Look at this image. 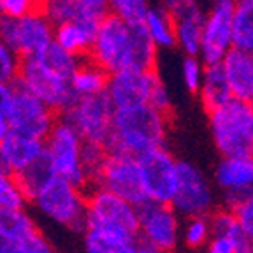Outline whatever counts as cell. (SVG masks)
I'll return each instance as SVG.
<instances>
[{
	"label": "cell",
	"instance_id": "obj_17",
	"mask_svg": "<svg viewBox=\"0 0 253 253\" xmlns=\"http://www.w3.org/2000/svg\"><path fill=\"white\" fill-rule=\"evenodd\" d=\"M214 181L223 192L225 206L234 210L245 195L253 192V155L223 157L214 169Z\"/></svg>",
	"mask_w": 253,
	"mask_h": 253
},
{
	"label": "cell",
	"instance_id": "obj_3",
	"mask_svg": "<svg viewBox=\"0 0 253 253\" xmlns=\"http://www.w3.org/2000/svg\"><path fill=\"white\" fill-rule=\"evenodd\" d=\"M28 206L60 229L81 232L86 225V188L46 172L27 190Z\"/></svg>",
	"mask_w": 253,
	"mask_h": 253
},
{
	"label": "cell",
	"instance_id": "obj_1",
	"mask_svg": "<svg viewBox=\"0 0 253 253\" xmlns=\"http://www.w3.org/2000/svg\"><path fill=\"white\" fill-rule=\"evenodd\" d=\"M157 46L141 23H130L109 14L97 25L88 58L107 74L118 71H155Z\"/></svg>",
	"mask_w": 253,
	"mask_h": 253
},
{
	"label": "cell",
	"instance_id": "obj_43",
	"mask_svg": "<svg viewBox=\"0 0 253 253\" xmlns=\"http://www.w3.org/2000/svg\"><path fill=\"white\" fill-rule=\"evenodd\" d=\"M12 84H14V83H5V81H2V79H0V109L4 107L5 100H7L9 93H11Z\"/></svg>",
	"mask_w": 253,
	"mask_h": 253
},
{
	"label": "cell",
	"instance_id": "obj_21",
	"mask_svg": "<svg viewBox=\"0 0 253 253\" xmlns=\"http://www.w3.org/2000/svg\"><path fill=\"white\" fill-rule=\"evenodd\" d=\"M83 253H132L137 245V237L126 236L115 230L84 227Z\"/></svg>",
	"mask_w": 253,
	"mask_h": 253
},
{
	"label": "cell",
	"instance_id": "obj_15",
	"mask_svg": "<svg viewBox=\"0 0 253 253\" xmlns=\"http://www.w3.org/2000/svg\"><path fill=\"white\" fill-rule=\"evenodd\" d=\"M176 164L178 160L172 157L166 146L153 148L137 157L141 185L148 201L169 202L176 178Z\"/></svg>",
	"mask_w": 253,
	"mask_h": 253
},
{
	"label": "cell",
	"instance_id": "obj_11",
	"mask_svg": "<svg viewBox=\"0 0 253 253\" xmlns=\"http://www.w3.org/2000/svg\"><path fill=\"white\" fill-rule=\"evenodd\" d=\"M113 104L106 93L76 97L67 109L60 113V118L79 134L84 142H95L106 146L111 132Z\"/></svg>",
	"mask_w": 253,
	"mask_h": 253
},
{
	"label": "cell",
	"instance_id": "obj_12",
	"mask_svg": "<svg viewBox=\"0 0 253 253\" xmlns=\"http://www.w3.org/2000/svg\"><path fill=\"white\" fill-rule=\"evenodd\" d=\"M93 185L102 186L135 206L148 202L141 185L137 157L132 155L107 150L102 164L95 172L91 186Z\"/></svg>",
	"mask_w": 253,
	"mask_h": 253
},
{
	"label": "cell",
	"instance_id": "obj_29",
	"mask_svg": "<svg viewBox=\"0 0 253 253\" xmlns=\"http://www.w3.org/2000/svg\"><path fill=\"white\" fill-rule=\"evenodd\" d=\"M211 237V227L208 216H188L181 225V241L186 248L199 250L206 246Z\"/></svg>",
	"mask_w": 253,
	"mask_h": 253
},
{
	"label": "cell",
	"instance_id": "obj_27",
	"mask_svg": "<svg viewBox=\"0 0 253 253\" xmlns=\"http://www.w3.org/2000/svg\"><path fill=\"white\" fill-rule=\"evenodd\" d=\"M232 47L253 55V0L236 2L232 18Z\"/></svg>",
	"mask_w": 253,
	"mask_h": 253
},
{
	"label": "cell",
	"instance_id": "obj_6",
	"mask_svg": "<svg viewBox=\"0 0 253 253\" xmlns=\"http://www.w3.org/2000/svg\"><path fill=\"white\" fill-rule=\"evenodd\" d=\"M139 206L102 186L86 188V225L137 237Z\"/></svg>",
	"mask_w": 253,
	"mask_h": 253
},
{
	"label": "cell",
	"instance_id": "obj_46",
	"mask_svg": "<svg viewBox=\"0 0 253 253\" xmlns=\"http://www.w3.org/2000/svg\"><path fill=\"white\" fill-rule=\"evenodd\" d=\"M248 102H250V106H252V109H253V97H252V99L248 100Z\"/></svg>",
	"mask_w": 253,
	"mask_h": 253
},
{
	"label": "cell",
	"instance_id": "obj_13",
	"mask_svg": "<svg viewBox=\"0 0 253 253\" xmlns=\"http://www.w3.org/2000/svg\"><path fill=\"white\" fill-rule=\"evenodd\" d=\"M137 241L172 253L181 241V220L169 202L148 201L139 206Z\"/></svg>",
	"mask_w": 253,
	"mask_h": 253
},
{
	"label": "cell",
	"instance_id": "obj_31",
	"mask_svg": "<svg viewBox=\"0 0 253 253\" xmlns=\"http://www.w3.org/2000/svg\"><path fill=\"white\" fill-rule=\"evenodd\" d=\"M148 9L150 0H109V12L130 23H141Z\"/></svg>",
	"mask_w": 253,
	"mask_h": 253
},
{
	"label": "cell",
	"instance_id": "obj_23",
	"mask_svg": "<svg viewBox=\"0 0 253 253\" xmlns=\"http://www.w3.org/2000/svg\"><path fill=\"white\" fill-rule=\"evenodd\" d=\"M197 93L201 95L202 106L208 109V113L218 109V107L229 102L230 99H234L220 63L206 65Z\"/></svg>",
	"mask_w": 253,
	"mask_h": 253
},
{
	"label": "cell",
	"instance_id": "obj_33",
	"mask_svg": "<svg viewBox=\"0 0 253 253\" xmlns=\"http://www.w3.org/2000/svg\"><path fill=\"white\" fill-rule=\"evenodd\" d=\"M20 65L21 56L7 42L0 39V79L5 83H16L20 74Z\"/></svg>",
	"mask_w": 253,
	"mask_h": 253
},
{
	"label": "cell",
	"instance_id": "obj_4",
	"mask_svg": "<svg viewBox=\"0 0 253 253\" xmlns=\"http://www.w3.org/2000/svg\"><path fill=\"white\" fill-rule=\"evenodd\" d=\"M210 128L221 157L253 155V109L248 100L230 99L210 111Z\"/></svg>",
	"mask_w": 253,
	"mask_h": 253
},
{
	"label": "cell",
	"instance_id": "obj_36",
	"mask_svg": "<svg viewBox=\"0 0 253 253\" xmlns=\"http://www.w3.org/2000/svg\"><path fill=\"white\" fill-rule=\"evenodd\" d=\"M241 230L253 241V192L243 197V201L232 210Z\"/></svg>",
	"mask_w": 253,
	"mask_h": 253
},
{
	"label": "cell",
	"instance_id": "obj_24",
	"mask_svg": "<svg viewBox=\"0 0 253 253\" xmlns=\"http://www.w3.org/2000/svg\"><path fill=\"white\" fill-rule=\"evenodd\" d=\"M107 79L109 74L100 65H97L88 56H83L71 76V88L76 97L106 93Z\"/></svg>",
	"mask_w": 253,
	"mask_h": 253
},
{
	"label": "cell",
	"instance_id": "obj_40",
	"mask_svg": "<svg viewBox=\"0 0 253 253\" xmlns=\"http://www.w3.org/2000/svg\"><path fill=\"white\" fill-rule=\"evenodd\" d=\"M204 253H234V245L225 236H211Z\"/></svg>",
	"mask_w": 253,
	"mask_h": 253
},
{
	"label": "cell",
	"instance_id": "obj_44",
	"mask_svg": "<svg viewBox=\"0 0 253 253\" xmlns=\"http://www.w3.org/2000/svg\"><path fill=\"white\" fill-rule=\"evenodd\" d=\"M132 253H167L164 252V250H158V248H153V246L150 245H144V243H139L134 246V252Z\"/></svg>",
	"mask_w": 253,
	"mask_h": 253
},
{
	"label": "cell",
	"instance_id": "obj_9",
	"mask_svg": "<svg viewBox=\"0 0 253 253\" xmlns=\"http://www.w3.org/2000/svg\"><path fill=\"white\" fill-rule=\"evenodd\" d=\"M55 25L41 9L21 16L0 14V39L7 42L21 58L34 56L53 42Z\"/></svg>",
	"mask_w": 253,
	"mask_h": 253
},
{
	"label": "cell",
	"instance_id": "obj_2",
	"mask_svg": "<svg viewBox=\"0 0 253 253\" xmlns=\"http://www.w3.org/2000/svg\"><path fill=\"white\" fill-rule=\"evenodd\" d=\"M167 126L169 120L166 113H160L150 104L115 107L106 148L139 157L153 148L164 146Z\"/></svg>",
	"mask_w": 253,
	"mask_h": 253
},
{
	"label": "cell",
	"instance_id": "obj_5",
	"mask_svg": "<svg viewBox=\"0 0 253 253\" xmlns=\"http://www.w3.org/2000/svg\"><path fill=\"white\" fill-rule=\"evenodd\" d=\"M83 146L84 141L78 132L58 116L51 130L44 137V167L47 172L88 188L90 178L84 169Z\"/></svg>",
	"mask_w": 253,
	"mask_h": 253
},
{
	"label": "cell",
	"instance_id": "obj_38",
	"mask_svg": "<svg viewBox=\"0 0 253 253\" xmlns=\"http://www.w3.org/2000/svg\"><path fill=\"white\" fill-rule=\"evenodd\" d=\"M42 0H0V14L21 16L41 7Z\"/></svg>",
	"mask_w": 253,
	"mask_h": 253
},
{
	"label": "cell",
	"instance_id": "obj_35",
	"mask_svg": "<svg viewBox=\"0 0 253 253\" xmlns=\"http://www.w3.org/2000/svg\"><path fill=\"white\" fill-rule=\"evenodd\" d=\"M78 20L99 25L109 14V0H78Z\"/></svg>",
	"mask_w": 253,
	"mask_h": 253
},
{
	"label": "cell",
	"instance_id": "obj_28",
	"mask_svg": "<svg viewBox=\"0 0 253 253\" xmlns=\"http://www.w3.org/2000/svg\"><path fill=\"white\" fill-rule=\"evenodd\" d=\"M23 206H28V201L20 178L0 166V210Z\"/></svg>",
	"mask_w": 253,
	"mask_h": 253
},
{
	"label": "cell",
	"instance_id": "obj_47",
	"mask_svg": "<svg viewBox=\"0 0 253 253\" xmlns=\"http://www.w3.org/2000/svg\"><path fill=\"white\" fill-rule=\"evenodd\" d=\"M236 2H243V0H236Z\"/></svg>",
	"mask_w": 253,
	"mask_h": 253
},
{
	"label": "cell",
	"instance_id": "obj_32",
	"mask_svg": "<svg viewBox=\"0 0 253 253\" xmlns=\"http://www.w3.org/2000/svg\"><path fill=\"white\" fill-rule=\"evenodd\" d=\"M210 227H211V236H225L229 239H232L237 232H241V227L237 223L236 216H234L232 210H218L211 211L210 216Z\"/></svg>",
	"mask_w": 253,
	"mask_h": 253
},
{
	"label": "cell",
	"instance_id": "obj_25",
	"mask_svg": "<svg viewBox=\"0 0 253 253\" xmlns=\"http://www.w3.org/2000/svg\"><path fill=\"white\" fill-rule=\"evenodd\" d=\"M142 27L157 49H172L176 46V20L160 5H150Z\"/></svg>",
	"mask_w": 253,
	"mask_h": 253
},
{
	"label": "cell",
	"instance_id": "obj_14",
	"mask_svg": "<svg viewBox=\"0 0 253 253\" xmlns=\"http://www.w3.org/2000/svg\"><path fill=\"white\" fill-rule=\"evenodd\" d=\"M236 0H213L210 12H206L199 58L210 65L220 63L232 47V18Z\"/></svg>",
	"mask_w": 253,
	"mask_h": 253
},
{
	"label": "cell",
	"instance_id": "obj_42",
	"mask_svg": "<svg viewBox=\"0 0 253 253\" xmlns=\"http://www.w3.org/2000/svg\"><path fill=\"white\" fill-rule=\"evenodd\" d=\"M0 253H28L25 241L21 243H5L0 241Z\"/></svg>",
	"mask_w": 253,
	"mask_h": 253
},
{
	"label": "cell",
	"instance_id": "obj_34",
	"mask_svg": "<svg viewBox=\"0 0 253 253\" xmlns=\"http://www.w3.org/2000/svg\"><path fill=\"white\" fill-rule=\"evenodd\" d=\"M206 63L202 62L199 56H190L186 55V58L181 63V78L185 83L186 90L190 91H199L202 81V74H204Z\"/></svg>",
	"mask_w": 253,
	"mask_h": 253
},
{
	"label": "cell",
	"instance_id": "obj_45",
	"mask_svg": "<svg viewBox=\"0 0 253 253\" xmlns=\"http://www.w3.org/2000/svg\"><path fill=\"white\" fill-rule=\"evenodd\" d=\"M9 132V125H7V120H5L4 113H2V109H0V141H2V137H4L5 134Z\"/></svg>",
	"mask_w": 253,
	"mask_h": 253
},
{
	"label": "cell",
	"instance_id": "obj_22",
	"mask_svg": "<svg viewBox=\"0 0 253 253\" xmlns=\"http://www.w3.org/2000/svg\"><path fill=\"white\" fill-rule=\"evenodd\" d=\"M39 230L36 218L27 210V206L0 210V241L21 243Z\"/></svg>",
	"mask_w": 253,
	"mask_h": 253
},
{
	"label": "cell",
	"instance_id": "obj_8",
	"mask_svg": "<svg viewBox=\"0 0 253 253\" xmlns=\"http://www.w3.org/2000/svg\"><path fill=\"white\" fill-rule=\"evenodd\" d=\"M16 83L36 95L56 113H63L76 99L71 88V79L47 67L37 55L21 58L20 74Z\"/></svg>",
	"mask_w": 253,
	"mask_h": 253
},
{
	"label": "cell",
	"instance_id": "obj_26",
	"mask_svg": "<svg viewBox=\"0 0 253 253\" xmlns=\"http://www.w3.org/2000/svg\"><path fill=\"white\" fill-rule=\"evenodd\" d=\"M204 18L206 12L202 9H197L192 14H186L176 20V46L181 47L185 55L199 56Z\"/></svg>",
	"mask_w": 253,
	"mask_h": 253
},
{
	"label": "cell",
	"instance_id": "obj_16",
	"mask_svg": "<svg viewBox=\"0 0 253 253\" xmlns=\"http://www.w3.org/2000/svg\"><path fill=\"white\" fill-rule=\"evenodd\" d=\"M160 76L157 71H118L109 74L106 95L113 107L148 104Z\"/></svg>",
	"mask_w": 253,
	"mask_h": 253
},
{
	"label": "cell",
	"instance_id": "obj_20",
	"mask_svg": "<svg viewBox=\"0 0 253 253\" xmlns=\"http://www.w3.org/2000/svg\"><path fill=\"white\" fill-rule=\"evenodd\" d=\"M95 30H97V25L76 18V20L55 25L53 42H56L60 47H63L65 51L83 58L90 51Z\"/></svg>",
	"mask_w": 253,
	"mask_h": 253
},
{
	"label": "cell",
	"instance_id": "obj_19",
	"mask_svg": "<svg viewBox=\"0 0 253 253\" xmlns=\"http://www.w3.org/2000/svg\"><path fill=\"white\" fill-rule=\"evenodd\" d=\"M234 99L250 100L253 97V55L230 47L220 62Z\"/></svg>",
	"mask_w": 253,
	"mask_h": 253
},
{
	"label": "cell",
	"instance_id": "obj_7",
	"mask_svg": "<svg viewBox=\"0 0 253 253\" xmlns=\"http://www.w3.org/2000/svg\"><path fill=\"white\" fill-rule=\"evenodd\" d=\"M9 130L23 132L34 137L44 139L58 120V113L44 104L36 95L20 83H14L7 100L2 107Z\"/></svg>",
	"mask_w": 253,
	"mask_h": 253
},
{
	"label": "cell",
	"instance_id": "obj_30",
	"mask_svg": "<svg viewBox=\"0 0 253 253\" xmlns=\"http://www.w3.org/2000/svg\"><path fill=\"white\" fill-rule=\"evenodd\" d=\"M39 9L53 25L76 20L79 12L78 0H42Z\"/></svg>",
	"mask_w": 253,
	"mask_h": 253
},
{
	"label": "cell",
	"instance_id": "obj_18",
	"mask_svg": "<svg viewBox=\"0 0 253 253\" xmlns=\"http://www.w3.org/2000/svg\"><path fill=\"white\" fill-rule=\"evenodd\" d=\"M44 139L9 130L0 141V164L9 172L23 176L42 164Z\"/></svg>",
	"mask_w": 253,
	"mask_h": 253
},
{
	"label": "cell",
	"instance_id": "obj_41",
	"mask_svg": "<svg viewBox=\"0 0 253 253\" xmlns=\"http://www.w3.org/2000/svg\"><path fill=\"white\" fill-rule=\"evenodd\" d=\"M230 241L234 245V253H253V241L243 230L237 232Z\"/></svg>",
	"mask_w": 253,
	"mask_h": 253
},
{
	"label": "cell",
	"instance_id": "obj_39",
	"mask_svg": "<svg viewBox=\"0 0 253 253\" xmlns=\"http://www.w3.org/2000/svg\"><path fill=\"white\" fill-rule=\"evenodd\" d=\"M148 104H150L151 107H155L157 111H160V113L169 115L170 106H172V100H170V93H169V90H167L166 84H164L162 79H158L157 83H155Z\"/></svg>",
	"mask_w": 253,
	"mask_h": 253
},
{
	"label": "cell",
	"instance_id": "obj_10",
	"mask_svg": "<svg viewBox=\"0 0 253 253\" xmlns=\"http://www.w3.org/2000/svg\"><path fill=\"white\" fill-rule=\"evenodd\" d=\"M169 204L179 216H210L214 194L206 174L190 162L176 164V178Z\"/></svg>",
	"mask_w": 253,
	"mask_h": 253
},
{
	"label": "cell",
	"instance_id": "obj_37",
	"mask_svg": "<svg viewBox=\"0 0 253 253\" xmlns=\"http://www.w3.org/2000/svg\"><path fill=\"white\" fill-rule=\"evenodd\" d=\"M157 5H160L164 11L169 12L174 20L183 18L186 14H192L197 9H201L199 0H157Z\"/></svg>",
	"mask_w": 253,
	"mask_h": 253
}]
</instances>
